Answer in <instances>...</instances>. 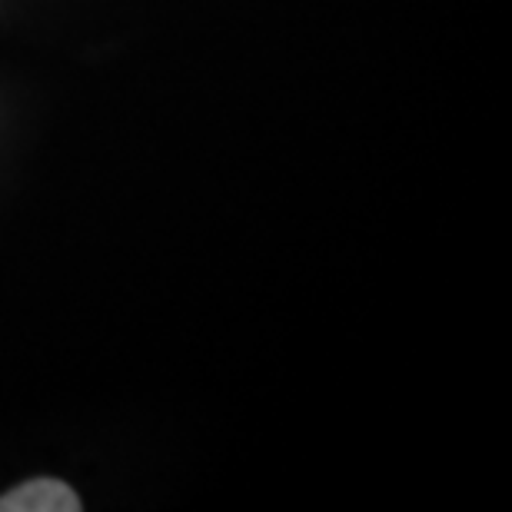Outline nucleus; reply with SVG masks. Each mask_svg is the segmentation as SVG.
Listing matches in <instances>:
<instances>
[{"instance_id":"f257e3e1","label":"nucleus","mask_w":512,"mask_h":512,"mask_svg":"<svg viewBox=\"0 0 512 512\" xmlns=\"http://www.w3.org/2000/svg\"><path fill=\"white\" fill-rule=\"evenodd\" d=\"M80 499L60 479H34L0 499V512H77Z\"/></svg>"}]
</instances>
